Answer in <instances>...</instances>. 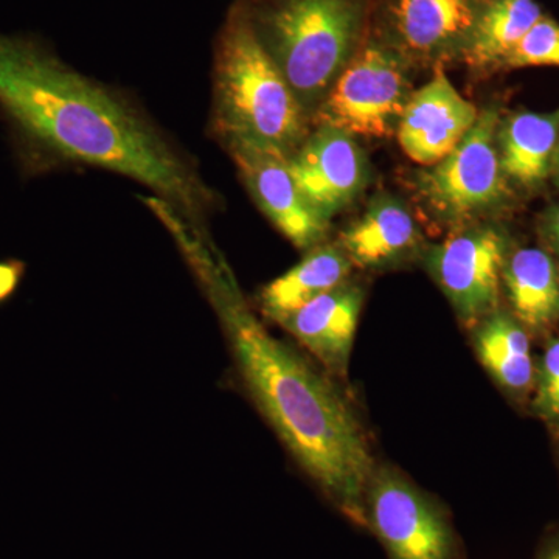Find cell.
<instances>
[{
  "label": "cell",
  "mask_w": 559,
  "mask_h": 559,
  "mask_svg": "<svg viewBox=\"0 0 559 559\" xmlns=\"http://www.w3.org/2000/svg\"><path fill=\"white\" fill-rule=\"evenodd\" d=\"M474 347L488 373L510 392H524L535 380L530 341L513 316L495 311L480 320Z\"/></svg>",
  "instance_id": "cell-19"
},
{
  "label": "cell",
  "mask_w": 559,
  "mask_h": 559,
  "mask_svg": "<svg viewBox=\"0 0 559 559\" xmlns=\"http://www.w3.org/2000/svg\"><path fill=\"white\" fill-rule=\"evenodd\" d=\"M502 280L514 319L524 329L543 331L558 322L559 270L549 253L518 249L507 257Z\"/></svg>",
  "instance_id": "cell-15"
},
{
  "label": "cell",
  "mask_w": 559,
  "mask_h": 559,
  "mask_svg": "<svg viewBox=\"0 0 559 559\" xmlns=\"http://www.w3.org/2000/svg\"><path fill=\"white\" fill-rule=\"evenodd\" d=\"M559 68V22L543 14L518 43L503 69Z\"/></svg>",
  "instance_id": "cell-20"
},
{
  "label": "cell",
  "mask_w": 559,
  "mask_h": 559,
  "mask_svg": "<svg viewBox=\"0 0 559 559\" xmlns=\"http://www.w3.org/2000/svg\"><path fill=\"white\" fill-rule=\"evenodd\" d=\"M550 176H554L555 183H557V187L559 189V145H558L557 153H555L554 165H551V175Z\"/></svg>",
  "instance_id": "cell-25"
},
{
  "label": "cell",
  "mask_w": 559,
  "mask_h": 559,
  "mask_svg": "<svg viewBox=\"0 0 559 559\" xmlns=\"http://www.w3.org/2000/svg\"><path fill=\"white\" fill-rule=\"evenodd\" d=\"M349 267L352 261L344 250L318 246L299 264L264 286L260 294L261 311L280 323L310 301L344 285Z\"/></svg>",
  "instance_id": "cell-16"
},
{
  "label": "cell",
  "mask_w": 559,
  "mask_h": 559,
  "mask_svg": "<svg viewBox=\"0 0 559 559\" xmlns=\"http://www.w3.org/2000/svg\"><path fill=\"white\" fill-rule=\"evenodd\" d=\"M264 215L296 248L314 249L330 221L308 204L289 168L288 154L249 139L223 140Z\"/></svg>",
  "instance_id": "cell-9"
},
{
  "label": "cell",
  "mask_w": 559,
  "mask_h": 559,
  "mask_svg": "<svg viewBox=\"0 0 559 559\" xmlns=\"http://www.w3.org/2000/svg\"><path fill=\"white\" fill-rule=\"evenodd\" d=\"M213 131L294 153L307 139L304 106L253 28L246 2L227 13L215 43Z\"/></svg>",
  "instance_id": "cell-3"
},
{
  "label": "cell",
  "mask_w": 559,
  "mask_h": 559,
  "mask_svg": "<svg viewBox=\"0 0 559 559\" xmlns=\"http://www.w3.org/2000/svg\"><path fill=\"white\" fill-rule=\"evenodd\" d=\"M536 559H559V530L546 540Z\"/></svg>",
  "instance_id": "cell-24"
},
{
  "label": "cell",
  "mask_w": 559,
  "mask_h": 559,
  "mask_svg": "<svg viewBox=\"0 0 559 559\" xmlns=\"http://www.w3.org/2000/svg\"><path fill=\"white\" fill-rule=\"evenodd\" d=\"M506 259L503 235L491 227H477L433 246L426 263L460 319L480 322L498 308Z\"/></svg>",
  "instance_id": "cell-8"
},
{
  "label": "cell",
  "mask_w": 559,
  "mask_h": 559,
  "mask_svg": "<svg viewBox=\"0 0 559 559\" xmlns=\"http://www.w3.org/2000/svg\"><path fill=\"white\" fill-rule=\"evenodd\" d=\"M479 110L452 86L443 66L414 92L401 114L396 134L404 153L425 167L443 160L479 119Z\"/></svg>",
  "instance_id": "cell-12"
},
{
  "label": "cell",
  "mask_w": 559,
  "mask_h": 559,
  "mask_svg": "<svg viewBox=\"0 0 559 559\" xmlns=\"http://www.w3.org/2000/svg\"><path fill=\"white\" fill-rule=\"evenodd\" d=\"M543 230L551 249L559 255V204L547 210L543 219Z\"/></svg>",
  "instance_id": "cell-23"
},
{
  "label": "cell",
  "mask_w": 559,
  "mask_h": 559,
  "mask_svg": "<svg viewBox=\"0 0 559 559\" xmlns=\"http://www.w3.org/2000/svg\"><path fill=\"white\" fill-rule=\"evenodd\" d=\"M360 308L362 290L344 283L293 312L278 325L293 334L330 370L344 374L358 329Z\"/></svg>",
  "instance_id": "cell-13"
},
{
  "label": "cell",
  "mask_w": 559,
  "mask_h": 559,
  "mask_svg": "<svg viewBox=\"0 0 559 559\" xmlns=\"http://www.w3.org/2000/svg\"><path fill=\"white\" fill-rule=\"evenodd\" d=\"M499 123L495 109L484 110L454 151L423 173L419 189L437 215L469 218L509 200V180L499 159Z\"/></svg>",
  "instance_id": "cell-7"
},
{
  "label": "cell",
  "mask_w": 559,
  "mask_h": 559,
  "mask_svg": "<svg viewBox=\"0 0 559 559\" xmlns=\"http://www.w3.org/2000/svg\"><path fill=\"white\" fill-rule=\"evenodd\" d=\"M289 168L305 200L329 221L358 197L367 180L366 157L356 140L325 124L290 154Z\"/></svg>",
  "instance_id": "cell-11"
},
{
  "label": "cell",
  "mask_w": 559,
  "mask_h": 559,
  "mask_svg": "<svg viewBox=\"0 0 559 559\" xmlns=\"http://www.w3.org/2000/svg\"><path fill=\"white\" fill-rule=\"evenodd\" d=\"M481 0H384L381 40L403 55L439 61L460 57Z\"/></svg>",
  "instance_id": "cell-10"
},
{
  "label": "cell",
  "mask_w": 559,
  "mask_h": 559,
  "mask_svg": "<svg viewBox=\"0 0 559 559\" xmlns=\"http://www.w3.org/2000/svg\"><path fill=\"white\" fill-rule=\"evenodd\" d=\"M367 528L389 559H462L450 516L396 471H373L366 491Z\"/></svg>",
  "instance_id": "cell-6"
},
{
  "label": "cell",
  "mask_w": 559,
  "mask_h": 559,
  "mask_svg": "<svg viewBox=\"0 0 559 559\" xmlns=\"http://www.w3.org/2000/svg\"><path fill=\"white\" fill-rule=\"evenodd\" d=\"M25 266L22 261H0V301L10 297L20 285Z\"/></svg>",
  "instance_id": "cell-22"
},
{
  "label": "cell",
  "mask_w": 559,
  "mask_h": 559,
  "mask_svg": "<svg viewBox=\"0 0 559 559\" xmlns=\"http://www.w3.org/2000/svg\"><path fill=\"white\" fill-rule=\"evenodd\" d=\"M418 240L415 219L401 202L381 198L362 218L342 234V250L352 263L362 267L381 266L396 260Z\"/></svg>",
  "instance_id": "cell-17"
},
{
  "label": "cell",
  "mask_w": 559,
  "mask_h": 559,
  "mask_svg": "<svg viewBox=\"0 0 559 559\" xmlns=\"http://www.w3.org/2000/svg\"><path fill=\"white\" fill-rule=\"evenodd\" d=\"M0 106L55 156L142 183L198 229L218 202L134 102L33 39L0 35Z\"/></svg>",
  "instance_id": "cell-1"
},
{
  "label": "cell",
  "mask_w": 559,
  "mask_h": 559,
  "mask_svg": "<svg viewBox=\"0 0 559 559\" xmlns=\"http://www.w3.org/2000/svg\"><path fill=\"white\" fill-rule=\"evenodd\" d=\"M543 14L536 0H481L460 58L471 69H503L511 51Z\"/></svg>",
  "instance_id": "cell-18"
},
{
  "label": "cell",
  "mask_w": 559,
  "mask_h": 559,
  "mask_svg": "<svg viewBox=\"0 0 559 559\" xmlns=\"http://www.w3.org/2000/svg\"><path fill=\"white\" fill-rule=\"evenodd\" d=\"M535 373L533 409L540 418L559 428V340L547 345Z\"/></svg>",
  "instance_id": "cell-21"
},
{
  "label": "cell",
  "mask_w": 559,
  "mask_h": 559,
  "mask_svg": "<svg viewBox=\"0 0 559 559\" xmlns=\"http://www.w3.org/2000/svg\"><path fill=\"white\" fill-rule=\"evenodd\" d=\"M198 235L190 227L175 231L204 280L250 395L326 498L366 528V491L374 465L358 417L333 382L261 325L230 271Z\"/></svg>",
  "instance_id": "cell-2"
},
{
  "label": "cell",
  "mask_w": 559,
  "mask_h": 559,
  "mask_svg": "<svg viewBox=\"0 0 559 559\" xmlns=\"http://www.w3.org/2000/svg\"><path fill=\"white\" fill-rule=\"evenodd\" d=\"M559 145V109L554 112H516L499 123L500 167L507 180L536 190L551 175Z\"/></svg>",
  "instance_id": "cell-14"
},
{
  "label": "cell",
  "mask_w": 559,
  "mask_h": 559,
  "mask_svg": "<svg viewBox=\"0 0 559 559\" xmlns=\"http://www.w3.org/2000/svg\"><path fill=\"white\" fill-rule=\"evenodd\" d=\"M371 0L246 2L253 28L307 110L364 44Z\"/></svg>",
  "instance_id": "cell-4"
},
{
  "label": "cell",
  "mask_w": 559,
  "mask_h": 559,
  "mask_svg": "<svg viewBox=\"0 0 559 559\" xmlns=\"http://www.w3.org/2000/svg\"><path fill=\"white\" fill-rule=\"evenodd\" d=\"M409 97L406 58L384 40L370 38L334 81L316 121L349 135L388 138Z\"/></svg>",
  "instance_id": "cell-5"
}]
</instances>
